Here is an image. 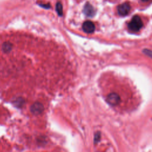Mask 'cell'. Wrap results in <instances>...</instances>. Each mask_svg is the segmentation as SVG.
Here are the masks:
<instances>
[{"mask_svg":"<svg viewBox=\"0 0 152 152\" xmlns=\"http://www.w3.org/2000/svg\"><path fill=\"white\" fill-rule=\"evenodd\" d=\"M144 22L142 17L139 14L134 15L128 23V28L132 32H138L143 27Z\"/></svg>","mask_w":152,"mask_h":152,"instance_id":"obj_1","label":"cell"},{"mask_svg":"<svg viewBox=\"0 0 152 152\" xmlns=\"http://www.w3.org/2000/svg\"><path fill=\"white\" fill-rule=\"evenodd\" d=\"M133 10V2L129 0H126L119 4L116 7L117 14L120 17H125L131 13Z\"/></svg>","mask_w":152,"mask_h":152,"instance_id":"obj_2","label":"cell"},{"mask_svg":"<svg viewBox=\"0 0 152 152\" xmlns=\"http://www.w3.org/2000/svg\"><path fill=\"white\" fill-rule=\"evenodd\" d=\"M83 30L87 33H91L95 30V25L93 22L90 20L86 21L82 25Z\"/></svg>","mask_w":152,"mask_h":152,"instance_id":"obj_3","label":"cell"},{"mask_svg":"<svg viewBox=\"0 0 152 152\" xmlns=\"http://www.w3.org/2000/svg\"><path fill=\"white\" fill-rule=\"evenodd\" d=\"M107 102L111 105H116L120 102L119 96L116 93H110L107 97Z\"/></svg>","mask_w":152,"mask_h":152,"instance_id":"obj_4","label":"cell"},{"mask_svg":"<svg viewBox=\"0 0 152 152\" xmlns=\"http://www.w3.org/2000/svg\"><path fill=\"white\" fill-rule=\"evenodd\" d=\"M43 106L40 103H36L31 107V111L33 113H39L42 111Z\"/></svg>","mask_w":152,"mask_h":152,"instance_id":"obj_5","label":"cell"},{"mask_svg":"<svg viewBox=\"0 0 152 152\" xmlns=\"http://www.w3.org/2000/svg\"><path fill=\"white\" fill-rule=\"evenodd\" d=\"M12 45L10 42H4L2 45V50L4 52H8L11 50Z\"/></svg>","mask_w":152,"mask_h":152,"instance_id":"obj_6","label":"cell"},{"mask_svg":"<svg viewBox=\"0 0 152 152\" xmlns=\"http://www.w3.org/2000/svg\"><path fill=\"white\" fill-rule=\"evenodd\" d=\"M151 0H138V2L141 3V5H150Z\"/></svg>","mask_w":152,"mask_h":152,"instance_id":"obj_7","label":"cell"},{"mask_svg":"<svg viewBox=\"0 0 152 152\" xmlns=\"http://www.w3.org/2000/svg\"><path fill=\"white\" fill-rule=\"evenodd\" d=\"M77 2H81V1H84V0H75Z\"/></svg>","mask_w":152,"mask_h":152,"instance_id":"obj_8","label":"cell"},{"mask_svg":"<svg viewBox=\"0 0 152 152\" xmlns=\"http://www.w3.org/2000/svg\"><path fill=\"white\" fill-rule=\"evenodd\" d=\"M110 1H117V0H109Z\"/></svg>","mask_w":152,"mask_h":152,"instance_id":"obj_9","label":"cell"}]
</instances>
